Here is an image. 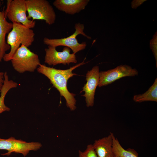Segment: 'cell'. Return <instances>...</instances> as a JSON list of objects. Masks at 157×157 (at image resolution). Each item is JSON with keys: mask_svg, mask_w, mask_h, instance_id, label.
<instances>
[{"mask_svg": "<svg viewBox=\"0 0 157 157\" xmlns=\"http://www.w3.org/2000/svg\"><path fill=\"white\" fill-rule=\"evenodd\" d=\"M89 1V0H56L53 4L60 11L73 15L84 10Z\"/></svg>", "mask_w": 157, "mask_h": 157, "instance_id": "8fae6325", "label": "cell"}, {"mask_svg": "<svg viewBox=\"0 0 157 157\" xmlns=\"http://www.w3.org/2000/svg\"><path fill=\"white\" fill-rule=\"evenodd\" d=\"M13 27V23L7 21L4 11L0 10V62L3 59L6 52L10 49V46L6 41V37Z\"/></svg>", "mask_w": 157, "mask_h": 157, "instance_id": "4fadbf2b", "label": "cell"}, {"mask_svg": "<svg viewBox=\"0 0 157 157\" xmlns=\"http://www.w3.org/2000/svg\"><path fill=\"white\" fill-rule=\"evenodd\" d=\"M42 146L38 142H26L11 137L8 139L0 138V150H6L8 152L1 154L9 156L12 152L20 153L24 156L27 155L31 151H37Z\"/></svg>", "mask_w": 157, "mask_h": 157, "instance_id": "52a82bcc", "label": "cell"}, {"mask_svg": "<svg viewBox=\"0 0 157 157\" xmlns=\"http://www.w3.org/2000/svg\"><path fill=\"white\" fill-rule=\"evenodd\" d=\"M4 73V72L0 71V91L3 83Z\"/></svg>", "mask_w": 157, "mask_h": 157, "instance_id": "d6986e66", "label": "cell"}, {"mask_svg": "<svg viewBox=\"0 0 157 157\" xmlns=\"http://www.w3.org/2000/svg\"><path fill=\"white\" fill-rule=\"evenodd\" d=\"M113 138V151L115 157H138L137 153L133 149H124L114 134Z\"/></svg>", "mask_w": 157, "mask_h": 157, "instance_id": "2e32d148", "label": "cell"}, {"mask_svg": "<svg viewBox=\"0 0 157 157\" xmlns=\"http://www.w3.org/2000/svg\"><path fill=\"white\" fill-rule=\"evenodd\" d=\"M18 85L17 83L9 79L7 72H5L4 73L3 83L0 91V114L4 112L8 111L10 110V108L5 104V98L8 92L11 89L16 88Z\"/></svg>", "mask_w": 157, "mask_h": 157, "instance_id": "5bb4252c", "label": "cell"}, {"mask_svg": "<svg viewBox=\"0 0 157 157\" xmlns=\"http://www.w3.org/2000/svg\"><path fill=\"white\" fill-rule=\"evenodd\" d=\"M85 59L81 63L69 69L65 70L57 69L41 64L37 68L38 72L46 76L53 86L59 92L60 96L64 97L66 101V105L72 111L76 108L75 95L70 93L67 88V82L71 77L76 74L72 72L76 68L85 64Z\"/></svg>", "mask_w": 157, "mask_h": 157, "instance_id": "6da1fadb", "label": "cell"}, {"mask_svg": "<svg viewBox=\"0 0 157 157\" xmlns=\"http://www.w3.org/2000/svg\"><path fill=\"white\" fill-rule=\"evenodd\" d=\"M75 28L74 32L67 38L51 39L45 37L43 39V43L48 46L56 48L59 46H64L68 47L72 50L73 53L75 54L78 52L85 49L87 45L85 42L81 43H79L76 38L77 36L78 35L81 34L88 39H90L91 38L84 32V24L80 23H76L75 25Z\"/></svg>", "mask_w": 157, "mask_h": 157, "instance_id": "5b68a950", "label": "cell"}, {"mask_svg": "<svg viewBox=\"0 0 157 157\" xmlns=\"http://www.w3.org/2000/svg\"><path fill=\"white\" fill-rule=\"evenodd\" d=\"M78 157H97L92 144L88 145L83 151H78Z\"/></svg>", "mask_w": 157, "mask_h": 157, "instance_id": "e0dca14e", "label": "cell"}, {"mask_svg": "<svg viewBox=\"0 0 157 157\" xmlns=\"http://www.w3.org/2000/svg\"><path fill=\"white\" fill-rule=\"evenodd\" d=\"M138 72L135 69L124 65L107 71L99 72L98 86L101 87L110 84L117 80L126 76H134L138 75Z\"/></svg>", "mask_w": 157, "mask_h": 157, "instance_id": "ba28073f", "label": "cell"}, {"mask_svg": "<svg viewBox=\"0 0 157 157\" xmlns=\"http://www.w3.org/2000/svg\"><path fill=\"white\" fill-rule=\"evenodd\" d=\"M150 47L153 52L156 61V67H157V32L153 39L150 41Z\"/></svg>", "mask_w": 157, "mask_h": 157, "instance_id": "ac0fdd59", "label": "cell"}, {"mask_svg": "<svg viewBox=\"0 0 157 157\" xmlns=\"http://www.w3.org/2000/svg\"><path fill=\"white\" fill-rule=\"evenodd\" d=\"M13 27L8 34L6 42L10 47V50L5 53L3 58L5 61H10L15 52L21 45L28 47L34 41L33 31L22 24L12 22Z\"/></svg>", "mask_w": 157, "mask_h": 157, "instance_id": "7a4b0ae2", "label": "cell"}, {"mask_svg": "<svg viewBox=\"0 0 157 157\" xmlns=\"http://www.w3.org/2000/svg\"><path fill=\"white\" fill-rule=\"evenodd\" d=\"M113 133L96 140L92 144L97 157H115L113 151Z\"/></svg>", "mask_w": 157, "mask_h": 157, "instance_id": "7c38bea8", "label": "cell"}, {"mask_svg": "<svg viewBox=\"0 0 157 157\" xmlns=\"http://www.w3.org/2000/svg\"><path fill=\"white\" fill-rule=\"evenodd\" d=\"M45 51L44 62L49 65L61 64L69 65L71 63H77L75 54L70 53L71 49L68 47H65L63 51L60 52L56 50V47L48 46Z\"/></svg>", "mask_w": 157, "mask_h": 157, "instance_id": "9c48e42d", "label": "cell"}, {"mask_svg": "<svg viewBox=\"0 0 157 157\" xmlns=\"http://www.w3.org/2000/svg\"><path fill=\"white\" fill-rule=\"evenodd\" d=\"M133 100L135 102L140 103L144 101L157 102V78L148 90L142 94L134 95Z\"/></svg>", "mask_w": 157, "mask_h": 157, "instance_id": "9a60e30c", "label": "cell"}, {"mask_svg": "<svg viewBox=\"0 0 157 157\" xmlns=\"http://www.w3.org/2000/svg\"><path fill=\"white\" fill-rule=\"evenodd\" d=\"M10 61L14 69L20 73L34 72L41 65L38 55L22 45L17 49Z\"/></svg>", "mask_w": 157, "mask_h": 157, "instance_id": "3957f363", "label": "cell"}, {"mask_svg": "<svg viewBox=\"0 0 157 157\" xmlns=\"http://www.w3.org/2000/svg\"><path fill=\"white\" fill-rule=\"evenodd\" d=\"M26 12V0H8L4 12L6 17L12 22L20 23L30 28H33L35 22L28 18Z\"/></svg>", "mask_w": 157, "mask_h": 157, "instance_id": "8992f818", "label": "cell"}, {"mask_svg": "<svg viewBox=\"0 0 157 157\" xmlns=\"http://www.w3.org/2000/svg\"><path fill=\"white\" fill-rule=\"evenodd\" d=\"M28 18L44 20L49 25L55 23L56 15L49 2L46 0H26Z\"/></svg>", "mask_w": 157, "mask_h": 157, "instance_id": "277c9868", "label": "cell"}, {"mask_svg": "<svg viewBox=\"0 0 157 157\" xmlns=\"http://www.w3.org/2000/svg\"><path fill=\"white\" fill-rule=\"evenodd\" d=\"M99 71L98 66L94 67L86 74V83L83 88L85 92L83 95L85 97L87 107H92L94 104V99L96 87L99 81Z\"/></svg>", "mask_w": 157, "mask_h": 157, "instance_id": "30bf717a", "label": "cell"}, {"mask_svg": "<svg viewBox=\"0 0 157 157\" xmlns=\"http://www.w3.org/2000/svg\"><path fill=\"white\" fill-rule=\"evenodd\" d=\"M133 1L132 3V6L133 8H136L144 1H138V3H137V1Z\"/></svg>", "mask_w": 157, "mask_h": 157, "instance_id": "ffe728a7", "label": "cell"}]
</instances>
